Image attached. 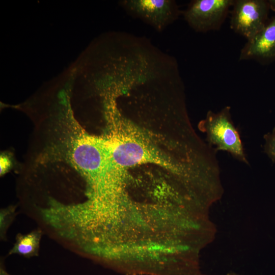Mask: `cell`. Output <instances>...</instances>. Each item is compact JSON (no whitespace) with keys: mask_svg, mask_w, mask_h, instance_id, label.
<instances>
[{"mask_svg":"<svg viewBox=\"0 0 275 275\" xmlns=\"http://www.w3.org/2000/svg\"><path fill=\"white\" fill-rule=\"evenodd\" d=\"M100 95L107 124L104 137L114 160L120 167L126 170L136 165L154 164L186 181L200 175L204 166L199 158L184 160L166 154L123 115L112 92L104 91Z\"/></svg>","mask_w":275,"mask_h":275,"instance_id":"obj_1","label":"cell"},{"mask_svg":"<svg viewBox=\"0 0 275 275\" xmlns=\"http://www.w3.org/2000/svg\"><path fill=\"white\" fill-rule=\"evenodd\" d=\"M229 275H241V274H239L234 272H231L229 274Z\"/></svg>","mask_w":275,"mask_h":275,"instance_id":"obj_14","label":"cell"},{"mask_svg":"<svg viewBox=\"0 0 275 275\" xmlns=\"http://www.w3.org/2000/svg\"><path fill=\"white\" fill-rule=\"evenodd\" d=\"M230 21L231 29L248 40L266 25L269 10L265 0H234Z\"/></svg>","mask_w":275,"mask_h":275,"instance_id":"obj_6","label":"cell"},{"mask_svg":"<svg viewBox=\"0 0 275 275\" xmlns=\"http://www.w3.org/2000/svg\"><path fill=\"white\" fill-rule=\"evenodd\" d=\"M0 275H12L7 271L2 263L0 266Z\"/></svg>","mask_w":275,"mask_h":275,"instance_id":"obj_12","label":"cell"},{"mask_svg":"<svg viewBox=\"0 0 275 275\" xmlns=\"http://www.w3.org/2000/svg\"><path fill=\"white\" fill-rule=\"evenodd\" d=\"M16 207L9 206L0 210V237L2 240L6 239V233L16 216Z\"/></svg>","mask_w":275,"mask_h":275,"instance_id":"obj_9","label":"cell"},{"mask_svg":"<svg viewBox=\"0 0 275 275\" xmlns=\"http://www.w3.org/2000/svg\"><path fill=\"white\" fill-rule=\"evenodd\" d=\"M264 139L265 140L264 152L272 161L275 162V127L271 133L264 135Z\"/></svg>","mask_w":275,"mask_h":275,"instance_id":"obj_10","label":"cell"},{"mask_svg":"<svg viewBox=\"0 0 275 275\" xmlns=\"http://www.w3.org/2000/svg\"><path fill=\"white\" fill-rule=\"evenodd\" d=\"M240 61L255 60L265 64L275 60V17L241 49Z\"/></svg>","mask_w":275,"mask_h":275,"instance_id":"obj_7","label":"cell"},{"mask_svg":"<svg viewBox=\"0 0 275 275\" xmlns=\"http://www.w3.org/2000/svg\"><path fill=\"white\" fill-rule=\"evenodd\" d=\"M11 161L10 158L6 154H2L1 156V175H3L10 169Z\"/></svg>","mask_w":275,"mask_h":275,"instance_id":"obj_11","label":"cell"},{"mask_svg":"<svg viewBox=\"0 0 275 275\" xmlns=\"http://www.w3.org/2000/svg\"><path fill=\"white\" fill-rule=\"evenodd\" d=\"M119 4L128 15L140 19L158 32L174 23L182 12L174 0H121Z\"/></svg>","mask_w":275,"mask_h":275,"instance_id":"obj_4","label":"cell"},{"mask_svg":"<svg viewBox=\"0 0 275 275\" xmlns=\"http://www.w3.org/2000/svg\"><path fill=\"white\" fill-rule=\"evenodd\" d=\"M201 126L206 134L208 144L217 152L227 151L239 161L249 164L240 134L232 119L230 106H226L217 113L209 111Z\"/></svg>","mask_w":275,"mask_h":275,"instance_id":"obj_3","label":"cell"},{"mask_svg":"<svg viewBox=\"0 0 275 275\" xmlns=\"http://www.w3.org/2000/svg\"><path fill=\"white\" fill-rule=\"evenodd\" d=\"M268 1L270 9L275 11V0H269Z\"/></svg>","mask_w":275,"mask_h":275,"instance_id":"obj_13","label":"cell"},{"mask_svg":"<svg viewBox=\"0 0 275 275\" xmlns=\"http://www.w3.org/2000/svg\"><path fill=\"white\" fill-rule=\"evenodd\" d=\"M42 234L40 229L34 230L25 234H18L13 246L8 254H18L26 258L38 256Z\"/></svg>","mask_w":275,"mask_h":275,"instance_id":"obj_8","label":"cell"},{"mask_svg":"<svg viewBox=\"0 0 275 275\" xmlns=\"http://www.w3.org/2000/svg\"><path fill=\"white\" fill-rule=\"evenodd\" d=\"M234 0H193L181 12L195 31L218 30L224 23Z\"/></svg>","mask_w":275,"mask_h":275,"instance_id":"obj_5","label":"cell"},{"mask_svg":"<svg viewBox=\"0 0 275 275\" xmlns=\"http://www.w3.org/2000/svg\"><path fill=\"white\" fill-rule=\"evenodd\" d=\"M67 157L87 184V197L100 200L118 186L125 171L114 160L104 137L86 132L75 119L65 126Z\"/></svg>","mask_w":275,"mask_h":275,"instance_id":"obj_2","label":"cell"}]
</instances>
